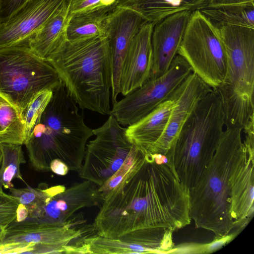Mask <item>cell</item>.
<instances>
[{
    "mask_svg": "<svg viewBox=\"0 0 254 254\" xmlns=\"http://www.w3.org/2000/svg\"><path fill=\"white\" fill-rule=\"evenodd\" d=\"M191 221L189 189L167 164L144 155L138 170L105 197L93 226L99 236L129 243L140 231H175Z\"/></svg>",
    "mask_w": 254,
    "mask_h": 254,
    "instance_id": "1",
    "label": "cell"
},
{
    "mask_svg": "<svg viewBox=\"0 0 254 254\" xmlns=\"http://www.w3.org/2000/svg\"><path fill=\"white\" fill-rule=\"evenodd\" d=\"M93 135V129L85 123L62 81L24 143L29 165L36 171L48 172L51 161L58 159L69 171H78L87 141Z\"/></svg>",
    "mask_w": 254,
    "mask_h": 254,
    "instance_id": "2",
    "label": "cell"
},
{
    "mask_svg": "<svg viewBox=\"0 0 254 254\" xmlns=\"http://www.w3.org/2000/svg\"><path fill=\"white\" fill-rule=\"evenodd\" d=\"M45 61L80 109L110 115L112 67L107 36L67 40Z\"/></svg>",
    "mask_w": 254,
    "mask_h": 254,
    "instance_id": "3",
    "label": "cell"
},
{
    "mask_svg": "<svg viewBox=\"0 0 254 254\" xmlns=\"http://www.w3.org/2000/svg\"><path fill=\"white\" fill-rule=\"evenodd\" d=\"M241 127H225L214 156L189 190L190 216L196 228L212 232L215 238L234 228L231 214L229 179L243 146Z\"/></svg>",
    "mask_w": 254,
    "mask_h": 254,
    "instance_id": "4",
    "label": "cell"
},
{
    "mask_svg": "<svg viewBox=\"0 0 254 254\" xmlns=\"http://www.w3.org/2000/svg\"><path fill=\"white\" fill-rule=\"evenodd\" d=\"M225 122L221 100L213 89L198 104L166 154L171 170L189 190L214 156Z\"/></svg>",
    "mask_w": 254,
    "mask_h": 254,
    "instance_id": "5",
    "label": "cell"
},
{
    "mask_svg": "<svg viewBox=\"0 0 254 254\" xmlns=\"http://www.w3.org/2000/svg\"><path fill=\"white\" fill-rule=\"evenodd\" d=\"M226 56V71L216 91L221 100L226 127L243 128L254 117V28H217Z\"/></svg>",
    "mask_w": 254,
    "mask_h": 254,
    "instance_id": "6",
    "label": "cell"
},
{
    "mask_svg": "<svg viewBox=\"0 0 254 254\" xmlns=\"http://www.w3.org/2000/svg\"><path fill=\"white\" fill-rule=\"evenodd\" d=\"M62 82L46 61L24 45L0 48V97L22 117L30 103L41 92L54 90Z\"/></svg>",
    "mask_w": 254,
    "mask_h": 254,
    "instance_id": "7",
    "label": "cell"
},
{
    "mask_svg": "<svg viewBox=\"0 0 254 254\" xmlns=\"http://www.w3.org/2000/svg\"><path fill=\"white\" fill-rule=\"evenodd\" d=\"M178 54L212 89L224 80L226 56L218 29L198 9L191 12Z\"/></svg>",
    "mask_w": 254,
    "mask_h": 254,
    "instance_id": "8",
    "label": "cell"
},
{
    "mask_svg": "<svg viewBox=\"0 0 254 254\" xmlns=\"http://www.w3.org/2000/svg\"><path fill=\"white\" fill-rule=\"evenodd\" d=\"M93 132L95 137L87 143L78 172L81 178L100 187L121 166L133 144L127 137L126 128L112 115Z\"/></svg>",
    "mask_w": 254,
    "mask_h": 254,
    "instance_id": "9",
    "label": "cell"
},
{
    "mask_svg": "<svg viewBox=\"0 0 254 254\" xmlns=\"http://www.w3.org/2000/svg\"><path fill=\"white\" fill-rule=\"evenodd\" d=\"M192 71L177 54L162 75L148 79L141 87L113 104L110 114L121 125L129 126L152 112L168 99Z\"/></svg>",
    "mask_w": 254,
    "mask_h": 254,
    "instance_id": "10",
    "label": "cell"
},
{
    "mask_svg": "<svg viewBox=\"0 0 254 254\" xmlns=\"http://www.w3.org/2000/svg\"><path fill=\"white\" fill-rule=\"evenodd\" d=\"M83 215L72 216L66 222L52 224L27 218L9 224L2 244L9 243H34L29 254L73 253L74 240L83 238L82 235L89 230L77 228V225L85 223Z\"/></svg>",
    "mask_w": 254,
    "mask_h": 254,
    "instance_id": "11",
    "label": "cell"
},
{
    "mask_svg": "<svg viewBox=\"0 0 254 254\" xmlns=\"http://www.w3.org/2000/svg\"><path fill=\"white\" fill-rule=\"evenodd\" d=\"M242 150L232 168L229 179L231 214L234 228L242 229L254 212V132L247 130Z\"/></svg>",
    "mask_w": 254,
    "mask_h": 254,
    "instance_id": "12",
    "label": "cell"
},
{
    "mask_svg": "<svg viewBox=\"0 0 254 254\" xmlns=\"http://www.w3.org/2000/svg\"><path fill=\"white\" fill-rule=\"evenodd\" d=\"M146 22L136 11L116 5L106 19V35L109 39L111 49L113 104L117 101L120 93L121 71L127 51L133 38Z\"/></svg>",
    "mask_w": 254,
    "mask_h": 254,
    "instance_id": "13",
    "label": "cell"
},
{
    "mask_svg": "<svg viewBox=\"0 0 254 254\" xmlns=\"http://www.w3.org/2000/svg\"><path fill=\"white\" fill-rule=\"evenodd\" d=\"M212 90L195 73L189 75L171 95L174 104L166 127L147 155H166L198 104Z\"/></svg>",
    "mask_w": 254,
    "mask_h": 254,
    "instance_id": "14",
    "label": "cell"
},
{
    "mask_svg": "<svg viewBox=\"0 0 254 254\" xmlns=\"http://www.w3.org/2000/svg\"><path fill=\"white\" fill-rule=\"evenodd\" d=\"M68 0H27L0 23V48L24 45Z\"/></svg>",
    "mask_w": 254,
    "mask_h": 254,
    "instance_id": "15",
    "label": "cell"
},
{
    "mask_svg": "<svg viewBox=\"0 0 254 254\" xmlns=\"http://www.w3.org/2000/svg\"><path fill=\"white\" fill-rule=\"evenodd\" d=\"M99 187L86 180L72 184L52 197L32 218L49 224H64L78 210L102 203Z\"/></svg>",
    "mask_w": 254,
    "mask_h": 254,
    "instance_id": "16",
    "label": "cell"
},
{
    "mask_svg": "<svg viewBox=\"0 0 254 254\" xmlns=\"http://www.w3.org/2000/svg\"><path fill=\"white\" fill-rule=\"evenodd\" d=\"M191 13L190 11L177 12L154 25L151 36L153 63L149 78L158 77L168 70L178 54Z\"/></svg>",
    "mask_w": 254,
    "mask_h": 254,
    "instance_id": "17",
    "label": "cell"
},
{
    "mask_svg": "<svg viewBox=\"0 0 254 254\" xmlns=\"http://www.w3.org/2000/svg\"><path fill=\"white\" fill-rule=\"evenodd\" d=\"M154 25L146 22L132 41L124 61L120 78V93L126 96L150 77L153 63L151 36Z\"/></svg>",
    "mask_w": 254,
    "mask_h": 254,
    "instance_id": "18",
    "label": "cell"
},
{
    "mask_svg": "<svg viewBox=\"0 0 254 254\" xmlns=\"http://www.w3.org/2000/svg\"><path fill=\"white\" fill-rule=\"evenodd\" d=\"M173 104L171 95L149 114L126 128L128 140L144 155L148 154L164 132Z\"/></svg>",
    "mask_w": 254,
    "mask_h": 254,
    "instance_id": "19",
    "label": "cell"
},
{
    "mask_svg": "<svg viewBox=\"0 0 254 254\" xmlns=\"http://www.w3.org/2000/svg\"><path fill=\"white\" fill-rule=\"evenodd\" d=\"M70 0L57 10L24 44L39 57L45 59L68 40Z\"/></svg>",
    "mask_w": 254,
    "mask_h": 254,
    "instance_id": "20",
    "label": "cell"
},
{
    "mask_svg": "<svg viewBox=\"0 0 254 254\" xmlns=\"http://www.w3.org/2000/svg\"><path fill=\"white\" fill-rule=\"evenodd\" d=\"M210 0H118L116 6L138 12L154 25L164 18L183 11H193L207 4Z\"/></svg>",
    "mask_w": 254,
    "mask_h": 254,
    "instance_id": "21",
    "label": "cell"
},
{
    "mask_svg": "<svg viewBox=\"0 0 254 254\" xmlns=\"http://www.w3.org/2000/svg\"><path fill=\"white\" fill-rule=\"evenodd\" d=\"M116 3L70 15L67 30L68 40L106 36V20Z\"/></svg>",
    "mask_w": 254,
    "mask_h": 254,
    "instance_id": "22",
    "label": "cell"
},
{
    "mask_svg": "<svg viewBox=\"0 0 254 254\" xmlns=\"http://www.w3.org/2000/svg\"><path fill=\"white\" fill-rule=\"evenodd\" d=\"M198 10L217 28L227 25L254 28V3L207 4Z\"/></svg>",
    "mask_w": 254,
    "mask_h": 254,
    "instance_id": "23",
    "label": "cell"
},
{
    "mask_svg": "<svg viewBox=\"0 0 254 254\" xmlns=\"http://www.w3.org/2000/svg\"><path fill=\"white\" fill-rule=\"evenodd\" d=\"M80 248L81 254H150L148 250L139 245L97 234L84 237L80 243Z\"/></svg>",
    "mask_w": 254,
    "mask_h": 254,
    "instance_id": "24",
    "label": "cell"
},
{
    "mask_svg": "<svg viewBox=\"0 0 254 254\" xmlns=\"http://www.w3.org/2000/svg\"><path fill=\"white\" fill-rule=\"evenodd\" d=\"M25 141L22 117L11 104L0 97V143L22 145Z\"/></svg>",
    "mask_w": 254,
    "mask_h": 254,
    "instance_id": "25",
    "label": "cell"
},
{
    "mask_svg": "<svg viewBox=\"0 0 254 254\" xmlns=\"http://www.w3.org/2000/svg\"><path fill=\"white\" fill-rule=\"evenodd\" d=\"M2 159L0 166V190L14 187V179L24 182L20 173L21 164L26 163L22 145L13 143H0Z\"/></svg>",
    "mask_w": 254,
    "mask_h": 254,
    "instance_id": "26",
    "label": "cell"
},
{
    "mask_svg": "<svg viewBox=\"0 0 254 254\" xmlns=\"http://www.w3.org/2000/svg\"><path fill=\"white\" fill-rule=\"evenodd\" d=\"M24 188L9 189L11 195L16 197L19 203L23 204L28 209V217L34 218L36 213L42 209L50 198L66 189L64 185L48 187L45 186L32 188L27 184Z\"/></svg>",
    "mask_w": 254,
    "mask_h": 254,
    "instance_id": "27",
    "label": "cell"
},
{
    "mask_svg": "<svg viewBox=\"0 0 254 254\" xmlns=\"http://www.w3.org/2000/svg\"><path fill=\"white\" fill-rule=\"evenodd\" d=\"M144 161V155L133 145L126 159L115 174L99 187L103 201L107 194L136 172Z\"/></svg>",
    "mask_w": 254,
    "mask_h": 254,
    "instance_id": "28",
    "label": "cell"
},
{
    "mask_svg": "<svg viewBox=\"0 0 254 254\" xmlns=\"http://www.w3.org/2000/svg\"><path fill=\"white\" fill-rule=\"evenodd\" d=\"M53 91L46 90L40 92L30 103L22 114L24 124L25 141L40 120L50 101Z\"/></svg>",
    "mask_w": 254,
    "mask_h": 254,
    "instance_id": "29",
    "label": "cell"
},
{
    "mask_svg": "<svg viewBox=\"0 0 254 254\" xmlns=\"http://www.w3.org/2000/svg\"><path fill=\"white\" fill-rule=\"evenodd\" d=\"M18 200L0 190V226H8L16 220Z\"/></svg>",
    "mask_w": 254,
    "mask_h": 254,
    "instance_id": "30",
    "label": "cell"
},
{
    "mask_svg": "<svg viewBox=\"0 0 254 254\" xmlns=\"http://www.w3.org/2000/svg\"><path fill=\"white\" fill-rule=\"evenodd\" d=\"M237 235L236 233L228 234L226 236L215 238L211 242L205 244H197V254H210L220 249L231 241Z\"/></svg>",
    "mask_w": 254,
    "mask_h": 254,
    "instance_id": "31",
    "label": "cell"
},
{
    "mask_svg": "<svg viewBox=\"0 0 254 254\" xmlns=\"http://www.w3.org/2000/svg\"><path fill=\"white\" fill-rule=\"evenodd\" d=\"M100 0H70L69 13L74 14L102 7Z\"/></svg>",
    "mask_w": 254,
    "mask_h": 254,
    "instance_id": "32",
    "label": "cell"
},
{
    "mask_svg": "<svg viewBox=\"0 0 254 254\" xmlns=\"http://www.w3.org/2000/svg\"><path fill=\"white\" fill-rule=\"evenodd\" d=\"M27 0H0V23L5 21Z\"/></svg>",
    "mask_w": 254,
    "mask_h": 254,
    "instance_id": "33",
    "label": "cell"
},
{
    "mask_svg": "<svg viewBox=\"0 0 254 254\" xmlns=\"http://www.w3.org/2000/svg\"><path fill=\"white\" fill-rule=\"evenodd\" d=\"M50 171L60 176L66 175L69 171L67 166L60 159L52 160L50 164Z\"/></svg>",
    "mask_w": 254,
    "mask_h": 254,
    "instance_id": "34",
    "label": "cell"
},
{
    "mask_svg": "<svg viewBox=\"0 0 254 254\" xmlns=\"http://www.w3.org/2000/svg\"><path fill=\"white\" fill-rule=\"evenodd\" d=\"M254 3V0H210V5Z\"/></svg>",
    "mask_w": 254,
    "mask_h": 254,
    "instance_id": "35",
    "label": "cell"
},
{
    "mask_svg": "<svg viewBox=\"0 0 254 254\" xmlns=\"http://www.w3.org/2000/svg\"><path fill=\"white\" fill-rule=\"evenodd\" d=\"M28 217V209L23 204L19 203L16 209V217L15 221L17 222L23 221L26 220Z\"/></svg>",
    "mask_w": 254,
    "mask_h": 254,
    "instance_id": "36",
    "label": "cell"
},
{
    "mask_svg": "<svg viewBox=\"0 0 254 254\" xmlns=\"http://www.w3.org/2000/svg\"><path fill=\"white\" fill-rule=\"evenodd\" d=\"M8 226H0V246L2 244L5 237Z\"/></svg>",
    "mask_w": 254,
    "mask_h": 254,
    "instance_id": "37",
    "label": "cell"
},
{
    "mask_svg": "<svg viewBox=\"0 0 254 254\" xmlns=\"http://www.w3.org/2000/svg\"><path fill=\"white\" fill-rule=\"evenodd\" d=\"M118 0H100V3L103 6H110L115 4Z\"/></svg>",
    "mask_w": 254,
    "mask_h": 254,
    "instance_id": "38",
    "label": "cell"
},
{
    "mask_svg": "<svg viewBox=\"0 0 254 254\" xmlns=\"http://www.w3.org/2000/svg\"><path fill=\"white\" fill-rule=\"evenodd\" d=\"M1 159H2V154H1V150H0V165H1Z\"/></svg>",
    "mask_w": 254,
    "mask_h": 254,
    "instance_id": "39",
    "label": "cell"
}]
</instances>
